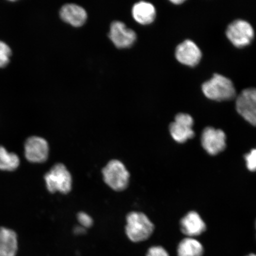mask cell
<instances>
[{"label":"cell","instance_id":"obj_1","mask_svg":"<svg viewBox=\"0 0 256 256\" xmlns=\"http://www.w3.org/2000/svg\"><path fill=\"white\" fill-rule=\"evenodd\" d=\"M202 89L206 97L216 101L232 100L236 94L234 86L231 80L218 74L204 82Z\"/></svg>","mask_w":256,"mask_h":256},{"label":"cell","instance_id":"obj_2","mask_svg":"<svg viewBox=\"0 0 256 256\" xmlns=\"http://www.w3.org/2000/svg\"><path fill=\"white\" fill-rule=\"evenodd\" d=\"M126 234L130 241L142 242L152 235L154 226L145 214L132 212L126 217Z\"/></svg>","mask_w":256,"mask_h":256},{"label":"cell","instance_id":"obj_3","mask_svg":"<svg viewBox=\"0 0 256 256\" xmlns=\"http://www.w3.org/2000/svg\"><path fill=\"white\" fill-rule=\"evenodd\" d=\"M102 174L105 183L114 190H124L129 184V172L119 160H114L108 162Z\"/></svg>","mask_w":256,"mask_h":256},{"label":"cell","instance_id":"obj_4","mask_svg":"<svg viewBox=\"0 0 256 256\" xmlns=\"http://www.w3.org/2000/svg\"><path fill=\"white\" fill-rule=\"evenodd\" d=\"M48 190L50 193L60 192L68 194L72 188V177L65 166L58 163L54 166L44 176Z\"/></svg>","mask_w":256,"mask_h":256},{"label":"cell","instance_id":"obj_5","mask_svg":"<svg viewBox=\"0 0 256 256\" xmlns=\"http://www.w3.org/2000/svg\"><path fill=\"white\" fill-rule=\"evenodd\" d=\"M226 34L234 46L243 48L251 43L254 38V32L248 22L236 20L228 26Z\"/></svg>","mask_w":256,"mask_h":256},{"label":"cell","instance_id":"obj_6","mask_svg":"<svg viewBox=\"0 0 256 256\" xmlns=\"http://www.w3.org/2000/svg\"><path fill=\"white\" fill-rule=\"evenodd\" d=\"M236 108L244 119L256 126V88L244 90L236 98Z\"/></svg>","mask_w":256,"mask_h":256},{"label":"cell","instance_id":"obj_7","mask_svg":"<svg viewBox=\"0 0 256 256\" xmlns=\"http://www.w3.org/2000/svg\"><path fill=\"white\" fill-rule=\"evenodd\" d=\"M193 126L194 120L190 115L178 114L170 126V132L176 142L184 143L194 136Z\"/></svg>","mask_w":256,"mask_h":256},{"label":"cell","instance_id":"obj_8","mask_svg":"<svg viewBox=\"0 0 256 256\" xmlns=\"http://www.w3.org/2000/svg\"><path fill=\"white\" fill-rule=\"evenodd\" d=\"M24 155L28 162L41 163L46 161L49 146L46 140L40 136H31L26 140Z\"/></svg>","mask_w":256,"mask_h":256},{"label":"cell","instance_id":"obj_9","mask_svg":"<svg viewBox=\"0 0 256 256\" xmlns=\"http://www.w3.org/2000/svg\"><path fill=\"white\" fill-rule=\"evenodd\" d=\"M202 145L210 154L222 152L226 146V136L224 131L212 127L206 128L201 137Z\"/></svg>","mask_w":256,"mask_h":256},{"label":"cell","instance_id":"obj_10","mask_svg":"<svg viewBox=\"0 0 256 256\" xmlns=\"http://www.w3.org/2000/svg\"><path fill=\"white\" fill-rule=\"evenodd\" d=\"M108 36L118 48L130 47L136 40V32L120 21H115L111 24Z\"/></svg>","mask_w":256,"mask_h":256},{"label":"cell","instance_id":"obj_11","mask_svg":"<svg viewBox=\"0 0 256 256\" xmlns=\"http://www.w3.org/2000/svg\"><path fill=\"white\" fill-rule=\"evenodd\" d=\"M176 57L178 62L184 65L194 66L200 62L202 53L193 41L186 40L176 48Z\"/></svg>","mask_w":256,"mask_h":256},{"label":"cell","instance_id":"obj_12","mask_svg":"<svg viewBox=\"0 0 256 256\" xmlns=\"http://www.w3.org/2000/svg\"><path fill=\"white\" fill-rule=\"evenodd\" d=\"M181 230L188 238H193L202 234L206 230V223L196 212H190L182 218Z\"/></svg>","mask_w":256,"mask_h":256},{"label":"cell","instance_id":"obj_13","mask_svg":"<svg viewBox=\"0 0 256 256\" xmlns=\"http://www.w3.org/2000/svg\"><path fill=\"white\" fill-rule=\"evenodd\" d=\"M60 17L66 23L74 27L82 26L87 20V12L81 6L74 4L64 5L60 12Z\"/></svg>","mask_w":256,"mask_h":256},{"label":"cell","instance_id":"obj_14","mask_svg":"<svg viewBox=\"0 0 256 256\" xmlns=\"http://www.w3.org/2000/svg\"><path fill=\"white\" fill-rule=\"evenodd\" d=\"M18 249L16 233L14 230L0 227V256H16Z\"/></svg>","mask_w":256,"mask_h":256},{"label":"cell","instance_id":"obj_15","mask_svg":"<svg viewBox=\"0 0 256 256\" xmlns=\"http://www.w3.org/2000/svg\"><path fill=\"white\" fill-rule=\"evenodd\" d=\"M132 16L138 23L142 24H149L155 20L156 8L152 3L140 2L134 6Z\"/></svg>","mask_w":256,"mask_h":256},{"label":"cell","instance_id":"obj_16","mask_svg":"<svg viewBox=\"0 0 256 256\" xmlns=\"http://www.w3.org/2000/svg\"><path fill=\"white\" fill-rule=\"evenodd\" d=\"M203 246L197 240L188 238L182 240L178 248V256H202Z\"/></svg>","mask_w":256,"mask_h":256},{"label":"cell","instance_id":"obj_17","mask_svg":"<svg viewBox=\"0 0 256 256\" xmlns=\"http://www.w3.org/2000/svg\"><path fill=\"white\" fill-rule=\"evenodd\" d=\"M20 164V159L14 152H10L4 146H0V170L14 171Z\"/></svg>","mask_w":256,"mask_h":256},{"label":"cell","instance_id":"obj_18","mask_svg":"<svg viewBox=\"0 0 256 256\" xmlns=\"http://www.w3.org/2000/svg\"><path fill=\"white\" fill-rule=\"evenodd\" d=\"M12 51L8 44L0 40V68L7 66L10 60Z\"/></svg>","mask_w":256,"mask_h":256},{"label":"cell","instance_id":"obj_19","mask_svg":"<svg viewBox=\"0 0 256 256\" xmlns=\"http://www.w3.org/2000/svg\"><path fill=\"white\" fill-rule=\"evenodd\" d=\"M248 168L250 171H256V148L252 150L250 152L245 156Z\"/></svg>","mask_w":256,"mask_h":256},{"label":"cell","instance_id":"obj_20","mask_svg":"<svg viewBox=\"0 0 256 256\" xmlns=\"http://www.w3.org/2000/svg\"><path fill=\"white\" fill-rule=\"evenodd\" d=\"M146 256H170L168 252L161 246H154L148 250Z\"/></svg>","mask_w":256,"mask_h":256},{"label":"cell","instance_id":"obj_21","mask_svg":"<svg viewBox=\"0 0 256 256\" xmlns=\"http://www.w3.org/2000/svg\"><path fill=\"white\" fill-rule=\"evenodd\" d=\"M78 222L85 228H89L92 225V220L90 216L84 212H80L78 215Z\"/></svg>","mask_w":256,"mask_h":256},{"label":"cell","instance_id":"obj_22","mask_svg":"<svg viewBox=\"0 0 256 256\" xmlns=\"http://www.w3.org/2000/svg\"><path fill=\"white\" fill-rule=\"evenodd\" d=\"M172 3L176 4H181V3L184 2V1L183 0H175V1H172Z\"/></svg>","mask_w":256,"mask_h":256},{"label":"cell","instance_id":"obj_23","mask_svg":"<svg viewBox=\"0 0 256 256\" xmlns=\"http://www.w3.org/2000/svg\"><path fill=\"white\" fill-rule=\"evenodd\" d=\"M247 256H256V254H249V255H248Z\"/></svg>","mask_w":256,"mask_h":256},{"label":"cell","instance_id":"obj_24","mask_svg":"<svg viewBox=\"0 0 256 256\" xmlns=\"http://www.w3.org/2000/svg\"></svg>","mask_w":256,"mask_h":256}]
</instances>
